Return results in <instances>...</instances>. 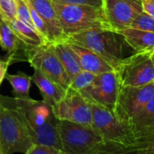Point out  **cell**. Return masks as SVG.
Returning <instances> with one entry per match:
<instances>
[{
    "instance_id": "cell-31",
    "label": "cell",
    "mask_w": 154,
    "mask_h": 154,
    "mask_svg": "<svg viewBox=\"0 0 154 154\" xmlns=\"http://www.w3.org/2000/svg\"><path fill=\"white\" fill-rule=\"evenodd\" d=\"M10 61H0V85L3 82V80L5 79V77L6 76V72L8 69V66L10 64Z\"/></svg>"
},
{
    "instance_id": "cell-27",
    "label": "cell",
    "mask_w": 154,
    "mask_h": 154,
    "mask_svg": "<svg viewBox=\"0 0 154 154\" xmlns=\"http://www.w3.org/2000/svg\"><path fill=\"white\" fill-rule=\"evenodd\" d=\"M0 18L5 22L16 18V0H0Z\"/></svg>"
},
{
    "instance_id": "cell-15",
    "label": "cell",
    "mask_w": 154,
    "mask_h": 154,
    "mask_svg": "<svg viewBox=\"0 0 154 154\" xmlns=\"http://www.w3.org/2000/svg\"><path fill=\"white\" fill-rule=\"evenodd\" d=\"M130 126L137 140L154 141V94L132 120Z\"/></svg>"
},
{
    "instance_id": "cell-6",
    "label": "cell",
    "mask_w": 154,
    "mask_h": 154,
    "mask_svg": "<svg viewBox=\"0 0 154 154\" xmlns=\"http://www.w3.org/2000/svg\"><path fill=\"white\" fill-rule=\"evenodd\" d=\"M92 128L106 142L125 146L139 143L131 126L121 120L116 113L101 105L91 103Z\"/></svg>"
},
{
    "instance_id": "cell-23",
    "label": "cell",
    "mask_w": 154,
    "mask_h": 154,
    "mask_svg": "<svg viewBox=\"0 0 154 154\" xmlns=\"http://www.w3.org/2000/svg\"><path fill=\"white\" fill-rule=\"evenodd\" d=\"M96 76H97V74H92V73L88 72V71L81 70L71 80L69 88H70L74 91H77V92H80L83 89L89 86L94 82Z\"/></svg>"
},
{
    "instance_id": "cell-16",
    "label": "cell",
    "mask_w": 154,
    "mask_h": 154,
    "mask_svg": "<svg viewBox=\"0 0 154 154\" xmlns=\"http://www.w3.org/2000/svg\"><path fill=\"white\" fill-rule=\"evenodd\" d=\"M67 43L75 53L81 70L88 71L95 74H100L114 70V68L106 60L93 51L76 44Z\"/></svg>"
},
{
    "instance_id": "cell-19",
    "label": "cell",
    "mask_w": 154,
    "mask_h": 154,
    "mask_svg": "<svg viewBox=\"0 0 154 154\" xmlns=\"http://www.w3.org/2000/svg\"><path fill=\"white\" fill-rule=\"evenodd\" d=\"M93 154H154V141H142L131 146L106 142L100 150Z\"/></svg>"
},
{
    "instance_id": "cell-29",
    "label": "cell",
    "mask_w": 154,
    "mask_h": 154,
    "mask_svg": "<svg viewBox=\"0 0 154 154\" xmlns=\"http://www.w3.org/2000/svg\"><path fill=\"white\" fill-rule=\"evenodd\" d=\"M63 3L69 4H77V5H88L97 7H103V1L104 0H57Z\"/></svg>"
},
{
    "instance_id": "cell-33",
    "label": "cell",
    "mask_w": 154,
    "mask_h": 154,
    "mask_svg": "<svg viewBox=\"0 0 154 154\" xmlns=\"http://www.w3.org/2000/svg\"><path fill=\"white\" fill-rule=\"evenodd\" d=\"M129 1H132V2H134V3H138V4H141V1H142V0H129Z\"/></svg>"
},
{
    "instance_id": "cell-11",
    "label": "cell",
    "mask_w": 154,
    "mask_h": 154,
    "mask_svg": "<svg viewBox=\"0 0 154 154\" xmlns=\"http://www.w3.org/2000/svg\"><path fill=\"white\" fill-rule=\"evenodd\" d=\"M52 110L58 120L92 127L91 103L77 91L69 88L65 96Z\"/></svg>"
},
{
    "instance_id": "cell-4",
    "label": "cell",
    "mask_w": 154,
    "mask_h": 154,
    "mask_svg": "<svg viewBox=\"0 0 154 154\" xmlns=\"http://www.w3.org/2000/svg\"><path fill=\"white\" fill-rule=\"evenodd\" d=\"M66 42L86 47L106 60L114 70L124 57V38L114 30L91 29L67 37Z\"/></svg>"
},
{
    "instance_id": "cell-8",
    "label": "cell",
    "mask_w": 154,
    "mask_h": 154,
    "mask_svg": "<svg viewBox=\"0 0 154 154\" xmlns=\"http://www.w3.org/2000/svg\"><path fill=\"white\" fill-rule=\"evenodd\" d=\"M27 61L33 69L40 70L63 89H69L70 81L55 53L53 43L34 47L29 54Z\"/></svg>"
},
{
    "instance_id": "cell-12",
    "label": "cell",
    "mask_w": 154,
    "mask_h": 154,
    "mask_svg": "<svg viewBox=\"0 0 154 154\" xmlns=\"http://www.w3.org/2000/svg\"><path fill=\"white\" fill-rule=\"evenodd\" d=\"M103 9L114 31L130 27L133 20L142 12V5L129 0H104Z\"/></svg>"
},
{
    "instance_id": "cell-5",
    "label": "cell",
    "mask_w": 154,
    "mask_h": 154,
    "mask_svg": "<svg viewBox=\"0 0 154 154\" xmlns=\"http://www.w3.org/2000/svg\"><path fill=\"white\" fill-rule=\"evenodd\" d=\"M58 130L64 154H93L106 143L91 126L59 120Z\"/></svg>"
},
{
    "instance_id": "cell-10",
    "label": "cell",
    "mask_w": 154,
    "mask_h": 154,
    "mask_svg": "<svg viewBox=\"0 0 154 154\" xmlns=\"http://www.w3.org/2000/svg\"><path fill=\"white\" fill-rule=\"evenodd\" d=\"M120 83L115 70L97 74L94 82L79 92L90 103H96L115 111Z\"/></svg>"
},
{
    "instance_id": "cell-14",
    "label": "cell",
    "mask_w": 154,
    "mask_h": 154,
    "mask_svg": "<svg viewBox=\"0 0 154 154\" xmlns=\"http://www.w3.org/2000/svg\"><path fill=\"white\" fill-rule=\"evenodd\" d=\"M28 2L47 25L51 36V42L57 43L66 41L67 35L62 29L51 0H28Z\"/></svg>"
},
{
    "instance_id": "cell-17",
    "label": "cell",
    "mask_w": 154,
    "mask_h": 154,
    "mask_svg": "<svg viewBox=\"0 0 154 154\" xmlns=\"http://www.w3.org/2000/svg\"><path fill=\"white\" fill-rule=\"evenodd\" d=\"M32 82L38 87L42 100L51 107L57 104L65 96L67 92V90L63 89L38 69H34Z\"/></svg>"
},
{
    "instance_id": "cell-26",
    "label": "cell",
    "mask_w": 154,
    "mask_h": 154,
    "mask_svg": "<svg viewBox=\"0 0 154 154\" xmlns=\"http://www.w3.org/2000/svg\"><path fill=\"white\" fill-rule=\"evenodd\" d=\"M28 5H29L31 16H32V23H33V25H34L35 29L46 39L47 42L51 43V36H50V33H49V29L47 27V25L45 24V22L43 21V19L40 16V15L34 10V8L30 5L29 2H28Z\"/></svg>"
},
{
    "instance_id": "cell-20",
    "label": "cell",
    "mask_w": 154,
    "mask_h": 154,
    "mask_svg": "<svg viewBox=\"0 0 154 154\" xmlns=\"http://www.w3.org/2000/svg\"><path fill=\"white\" fill-rule=\"evenodd\" d=\"M53 46L57 56L63 65L69 81L71 82V80L81 71V67L75 53L66 41L53 43Z\"/></svg>"
},
{
    "instance_id": "cell-32",
    "label": "cell",
    "mask_w": 154,
    "mask_h": 154,
    "mask_svg": "<svg viewBox=\"0 0 154 154\" xmlns=\"http://www.w3.org/2000/svg\"><path fill=\"white\" fill-rule=\"evenodd\" d=\"M151 58H152V64H153V66H154V52H152V54H151Z\"/></svg>"
},
{
    "instance_id": "cell-3",
    "label": "cell",
    "mask_w": 154,
    "mask_h": 154,
    "mask_svg": "<svg viewBox=\"0 0 154 154\" xmlns=\"http://www.w3.org/2000/svg\"><path fill=\"white\" fill-rule=\"evenodd\" d=\"M33 144L11 97L0 95L1 154H25Z\"/></svg>"
},
{
    "instance_id": "cell-22",
    "label": "cell",
    "mask_w": 154,
    "mask_h": 154,
    "mask_svg": "<svg viewBox=\"0 0 154 154\" xmlns=\"http://www.w3.org/2000/svg\"><path fill=\"white\" fill-rule=\"evenodd\" d=\"M6 78L13 88V92L15 94V97H30L29 92L32 84V76H29L23 73H18L17 74H7Z\"/></svg>"
},
{
    "instance_id": "cell-30",
    "label": "cell",
    "mask_w": 154,
    "mask_h": 154,
    "mask_svg": "<svg viewBox=\"0 0 154 154\" xmlns=\"http://www.w3.org/2000/svg\"><path fill=\"white\" fill-rule=\"evenodd\" d=\"M142 11L154 19V0H142Z\"/></svg>"
},
{
    "instance_id": "cell-28",
    "label": "cell",
    "mask_w": 154,
    "mask_h": 154,
    "mask_svg": "<svg viewBox=\"0 0 154 154\" xmlns=\"http://www.w3.org/2000/svg\"><path fill=\"white\" fill-rule=\"evenodd\" d=\"M25 154H64L62 150L45 144L33 143Z\"/></svg>"
},
{
    "instance_id": "cell-1",
    "label": "cell",
    "mask_w": 154,
    "mask_h": 154,
    "mask_svg": "<svg viewBox=\"0 0 154 154\" xmlns=\"http://www.w3.org/2000/svg\"><path fill=\"white\" fill-rule=\"evenodd\" d=\"M33 143L45 144L61 150L58 124L52 107L32 98H11Z\"/></svg>"
},
{
    "instance_id": "cell-25",
    "label": "cell",
    "mask_w": 154,
    "mask_h": 154,
    "mask_svg": "<svg viewBox=\"0 0 154 154\" xmlns=\"http://www.w3.org/2000/svg\"><path fill=\"white\" fill-rule=\"evenodd\" d=\"M16 19L23 22L26 25L35 29L32 20L27 0H16Z\"/></svg>"
},
{
    "instance_id": "cell-13",
    "label": "cell",
    "mask_w": 154,
    "mask_h": 154,
    "mask_svg": "<svg viewBox=\"0 0 154 154\" xmlns=\"http://www.w3.org/2000/svg\"><path fill=\"white\" fill-rule=\"evenodd\" d=\"M0 46L9 53L10 63L17 60H26L34 48L25 44L12 30L9 25L0 18Z\"/></svg>"
},
{
    "instance_id": "cell-24",
    "label": "cell",
    "mask_w": 154,
    "mask_h": 154,
    "mask_svg": "<svg viewBox=\"0 0 154 154\" xmlns=\"http://www.w3.org/2000/svg\"><path fill=\"white\" fill-rule=\"evenodd\" d=\"M130 27L154 33V19L142 11L133 20Z\"/></svg>"
},
{
    "instance_id": "cell-2",
    "label": "cell",
    "mask_w": 154,
    "mask_h": 154,
    "mask_svg": "<svg viewBox=\"0 0 154 154\" xmlns=\"http://www.w3.org/2000/svg\"><path fill=\"white\" fill-rule=\"evenodd\" d=\"M51 3L67 37L91 29L113 30L103 7L69 4L57 0H51Z\"/></svg>"
},
{
    "instance_id": "cell-21",
    "label": "cell",
    "mask_w": 154,
    "mask_h": 154,
    "mask_svg": "<svg viewBox=\"0 0 154 154\" xmlns=\"http://www.w3.org/2000/svg\"><path fill=\"white\" fill-rule=\"evenodd\" d=\"M12 30L16 34V35L27 45L32 47H37L47 44L49 42L35 29L26 25L23 22L14 18L9 21H6Z\"/></svg>"
},
{
    "instance_id": "cell-18",
    "label": "cell",
    "mask_w": 154,
    "mask_h": 154,
    "mask_svg": "<svg viewBox=\"0 0 154 154\" xmlns=\"http://www.w3.org/2000/svg\"><path fill=\"white\" fill-rule=\"evenodd\" d=\"M117 33L124 38L127 45L135 52L152 51L154 49V33L127 27L118 30Z\"/></svg>"
},
{
    "instance_id": "cell-7",
    "label": "cell",
    "mask_w": 154,
    "mask_h": 154,
    "mask_svg": "<svg viewBox=\"0 0 154 154\" xmlns=\"http://www.w3.org/2000/svg\"><path fill=\"white\" fill-rule=\"evenodd\" d=\"M152 51L135 52L125 57L115 69L121 86H143L154 82Z\"/></svg>"
},
{
    "instance_id": "cell-34",
    "label": "cell",
    "mask_w": 154,
    "mask_h": 154,
    "mask_svg": "<svg viewBox=\"0 0 154 154\" xmlns=\"http://www.w3.org/2000/svg\"><path fill=\"white\" fill-rule=\"evenodd\" d=\"M0 154H1V151H0Z\"/></svg>"
},
{
    "instance_id": "cell-9",
    "label": "cell",
    "mask_w": 154,
    "mask_h": 154,
    "mask_svg": "<svg viewBox=\"0 0 154 154\" xmlns=\"http://www.w3.org/2000/svg\"><path fill=\"white\" fill-rule=\"evenodd\" d=\"M154 94V82L143 86H120L115 113L130 125Z\"/></svg>"
},
{
    "instance_id": "cell-35",
    "label": "cell",
    "mask_w": 154,
    "mask_h": 154,
    "mask_svg": "<svg viewBox=\"0 0 154 154\" xmlns=\"http://www.w3.org/2000/svg\"><path fill=\"white\" fill-rule=\"evenodd\" d=\"M153 52H154V49H153Z\"/></svg>"
}]
</instances>
